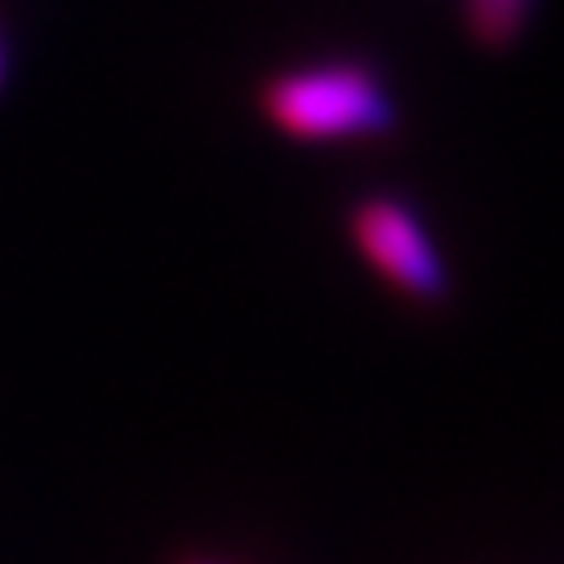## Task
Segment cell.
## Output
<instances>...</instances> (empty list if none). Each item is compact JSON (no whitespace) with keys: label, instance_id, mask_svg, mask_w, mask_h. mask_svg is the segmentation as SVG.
Masks as SVG:
<instances>
[{"label":"cell","instance_id":"4","mask_svg":"<svg viewBox=\"0 0 564 564\" xmlns=\"http://www.w3.org/2000/svg\"><path fill=\"white\" fill-rule=\"evenodd\" d=\"M0 72H6V54H0Z\"/></svg>","mask_w":564,"mask_h":564},{"label":"cell","instance_id":"1","mask_svg":"<svg viewBox=\"0 0 564 564\" xmlns=\"http://www.w3.org/2000/svg\"><path fill=\"white\" fill-rule=\"evenodd\" d=\"M262 111L290 138H360L395 124L391 94L356 63H325L267 80Z\"/></svg>","mask_w":564,"mask_h":564},{"label":"cell","instance_id":"2","mask_svg":"<svg viewBox=\"0 0 564 564\" xmlns=\"http://www.w3.org/2000/svg\"><path fill=\"white\" fill-rule=\"evenodd\" d=\"M351 236L356 249L369 258V267L391 280V285L409 299L436 303L449 294V271L427 236V227L417 223V214L391 196H369L351 214Z\"/></svg>","mask_w":564,"mask_h":564},{"label":"cell","instance_id":"3","mask_svg":"<svg viewBox=\"0 0 564 564\" xmlns=\"http://www.w3.org/2000/svg\"><path fill=\"white\" fill-rule=\"evenodd\" d=\"M529 14V0H467V28L480 45L502 50L520 36Z\"/></svg>","mask_w":564,"mask_h":564}]
</instances>
